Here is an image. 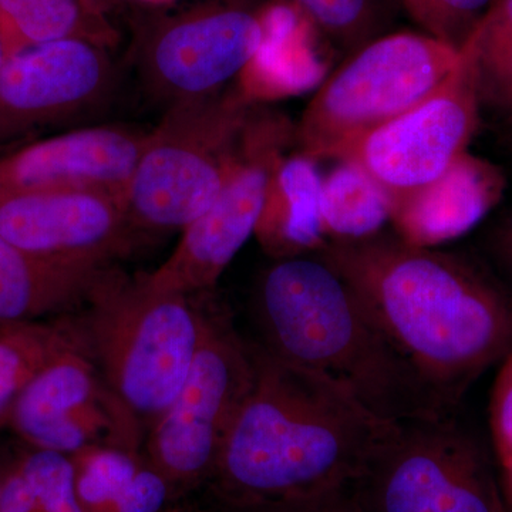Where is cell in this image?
I'll return each mask as SVG.
<instances>
[{"mask_svg": "<svg viewBox=\"0 0 512 512\" xmlns=\"http://www.w3.org/2000/svg\"><path fill=\"white\" fill-rule=\"evenodd\" d=\"M255 106L234 83L217 96L168 107L147 133L124 195L134 234L181 232L211 207L238 163Z\"/></svg>", "mask_w": 512, "mask_h": 512, "instance_id": "5", "label": "cell"}, {"mask_svg": "<svg viewBox=\"0 0 512 512\" xmlns=\"http://www.w3.org/2000/svg\"><path fill=\"white\" fill-rule=\"evenodd\" d=\"M9 57L8 49H6L5 42H3L2 35H0V69L5 64L6 59Z\"/></svg>", "mask_w": 512, "mask_h": 512, "instance_id": "34", "label": "cell"}, {"mask_svg": "<svg viewBox=\"0 0 512 512\" xmlns=\"http://www.w3.org/2000/svg\"><path fill=\"white\" fill-rule=\"evenodd\" d=\"M113 79L107 57L84 39L20 50L0 69V140L92 110Z\"/></svg>", "mask_w": 512, "mask_h": 512, "instance_id": "14", "label": "cell"}, {"mask_svg": "<svg viewBox=\"0 0 512 512\" xmlns=\"http://www.w3.org/2000/svg\"><path fill=\"white\" fill-rule=\"evenodd\" d=\"M0 235L29 254L77 268H110L133 249L124 200L94 190L0 197Z\"/></svg>", "mask_w": 512, "mask_h": 512, "instance_id": "12", "label": "cell"}, {"mask_svg": "<svg viewBox=\"0 0 512 512\" xmlns=\"http://www.w3.org/2000/svg\"><path fill=\"white\" fill-rule=\"evenodd\" d=\"M86 512H165L173 490L140 451L89 446L70 456Z\"/></svg>", "mask_w": 512, "mask_h": 512, "instance_id": "19", "label": "cell"}, {"mask_svg": "<svg viewBox=\"0 0 512 512\" xmlns=\"http://www.w3.org/2000/svg\"><path fill=\"white\" fill-rule=\"evenodd\" d=\"M6 424L30 447L67 456L89 446L140 451L146 433L84 346L43 367L19 394Z\"/></svg>", "mask_w": 512, "mask_h": 512, "instance_id": "11", "label": "cell"}, {"mask_svg": "<svg viewBox=\"0 0 512 512\" xmlns=\"http://www.w3.org/2000/svg\"><path fill=\"white\" fill-rule=\"evenodd\" d=\"M251 311L259 345L389 423L448 416L346 279L318 254L274 259Z\"/></svg>", "mask_w": 512, "mask_h": 512, "instance_id": "3", "label": "cell"}, {"mask_svg": "<svg viewBox=\"0 0 512 512\" xmlns=\"http://www.w3.org/2000/svg\"><path fill=\"white\" fill-rule=\"evenodd\" d=\"M79 0H0V35L9 56L62 39H82Z\"/></svg>", "mask_w": 512, "mask_h": 512, "instance_id": "25", "label": "cell"}, {"mask_svg": "<svg viewBox=\"0 0 512 512\" xmlns=\"http://www.w3.org/2000/svg\"><path fill=\"white\" fill-rule=\"evenodd\" d=\"M103 271L47 261L0 235V328L83 306Z\"/></svg>", "mask_w": 512, "mask_h": 512, "instance_id": "18", "label": "cell"}, {"mask_svg": "<svg viewBox=\"0 0 512 512\" xmlns=\"http://www.w3.org/2000/svg\"><path fill=\"white\" fill-rule=\"evenodd\" d=\"M42 512H86L76 490L73 461L67 454L32 448L18 458Z\"/></svg>", "mask_w": 512, "mask_h": 512, "instance_id": "27", "label": "cell"}, {"mask_svg": "<svg viewBox=\"0 0 512 512\" xmlns=\"http://www.w3.org/2000/svg\"><path fill=\"white\" fill-rule=\"evenodd\" d=\"M291 144H295V126L288 117L255 106L242 134L238 163L220 195L181 231L164 264L151 274H141L148 288L192 296L217 286L254 237L272 170Z\"/></svg>", "mask_w": 512, "mask_h": 512, "instance_id": "9", "label": "cell"}, {"mask_svg": "<svg viewBox=\"0 0 512 512\" xmlns=\"http://www.w3.org/2000/svg\"><path fill=\"white\" fill-rule=\"evenodd\" d=\"M229 512H363L357 503L353 488L336 491L308 500L291 501V503H279L261 505V507L247 508V510Z\"/></svg>", "mask_w": 512, "mask_h": 512, "instance_id": "29", "label": "cell"}, {"mask_svg": "<svg viewBox=\"0 0 512 512\" xmlns=\"http://www.w3.org/2000/svg\"><path fill=\"white\" fill-rule=\"evenodd\" d=\"M460 50L426 33H384L350 53L316 90L295 126L306 156L339 160L353 144L429 97Z\"/></svg>", "mask_w": 512, "mask_h": 512, "instance_id": "6", "label": "cell"}, {"mask_svg": "<svg viewBox=\"0 0 512 512\" xmlns=\"http://www.w3.org/2000/svg\"><path fill=\"white\" fill-rule=\"evenodd\" d=\"M505 185L500 167L466 151L436 180L393 198V234L419 248L461 238L497 207Z\"/></svg>", "mask_w": 512, "mask_h": 512, "instance_id": "16", "label": "cell"}, {"mask_svg": "<svg viewBox=\"0 0 512 512\" xmlns=\"http://www.w3.org/2000/svg\"><path fill=\"white\" fill-rule=\"evenodd\" d=\"M318 160L286 153L269 178L255 237L272 259L318 254L328 245L320 222Z\"/></svg>", "mask_w": 512, "mask_h": 512, "instance_id": "17", "label": "cell"}, {"mask_svg": "<svg viewBox=\"0 0 512 512\" xmlns=\"http://www.w3.org/2000/svg\"><path fill=\"white\" fill-rule=\"evenodd\" d=\"M481 113L476 64L467 42L453 72L429 97L360 138L339 160L362 165L393 200L436 180L466 153Z\"/></svg>", "mask_w": 512, "mask_h": 512, "instance_id": "10", "label": "cell"}, {"mask_svg": "<svg viewBox=\"0 0 512 512\" xmlns=\"http://www.w3.org/2000/svg\"><path fill=\"white\" fill-rule=\"evenodd\" d=\"M264 33V19L244 9L214 10L174 23L151 47L144 83L168 107L217 96L247 69Z\"/></svg>", "mask_w": 512, "mask_h": 512, "instance_id": "13", "label": "cell"}, {"mask_svg": "<svg viewBox=\"0 0 512 512\" xmlns=\"http://www.w3.org/2000/svg\"><path fill=\"white\" fill-rule=\"evenodd\" d=\"M254 377L211 484L228 511L308 500L355 487L397 424L332 383L251 342Z\"/></svg>", "mask_w": 512, "mask_h": 512, "instance_id": "2", "label": "cell"}, {"mask_svg": "<svg viewBox=\"0 0 512 512\" xmlns=\"http://www.w3.org/2000/svg\"><path fill=\"white\" fill-rule=\"evenodd\" d=\"M503 468V497L505 508L508 512H512V461L504 464Z\"/></svg>", "mask_w": 512, "mask_h": 512, "instance_id": "32", "label": "cell"}, {"mask_svg": "<svg viewBox=\"0 0 512 512\" xmlns=\"http://www.w3.org/2000/svg\"><path fill=\"white\" fill-rule=\"evenodd\" d=\"M332 45L353 53L386 33L396 0H292Z\"/></svg>", "mask_w": 512, "mask_h": 512, "instance_id": "24", "label": "cell"}, {"mask_svg": "<svg viewBox=\"0 0 512 512\" xmlns=\"http://www.w3.org/2000/svg\"><path fill=\"white\" fill-rule=\"evenodd\" d=\"M491 248L498 264L512 284V217L507 218L494 229Z\"/></svg>", "mask_w": 512, "mask_h": 512, "instance_id": "31", "label": "cell"}, {"mask_svg": "<svg viewBox=\"0 0 512 512\" xmlns=\"http://www.w3.org/2000/svg\"><path fill=\"white\" fill-rule=\"evenodd\" d=\"M76 325L111 390L151 429L173 404L200 345L202 298L148 288L143 275L110 266Z\"/></svg>", "mask_w": 512, "mask_h": 512, "instance_id": "4", "label": "cell"}, {"mask_svg": "<svg viewBox=\"0 0 512 512\" xmlns=\"http://www.w3.org/2000/svg\"><path fill=\"white\" fill-rule=\"evenodd\" d=\"M0 512H42L29 481L20 470L18 458L10 463L3 481Z\"/></svg>", "mask_w": 512, "mask_h": 512, "instance_id": "30", "label": "cell"}, {"mask_svg": "<svg viewBox=\"0 0 512 512\" xmlns=\"http://www.w3.org/2000/svg\"><path fill=\"white\" fill-rule=\"evenodd\" d=\"M254 377L251 342L227 306L202 298L200 345L173 404L148 430V463L163 474L174 501L208 483L222 444Z\"/></svg>", "mask_w": 512, "mask_h": 512, "instance_id": "7", "label": "cell"}, {"mask_svg": "<svg viewBox=\"0 0 512 512\" xmlns=\"http://www.w3.org/2000/svg\"><path fill=\"white\" fill-rule=\"evenodd\" d=\"M494 0H396L409 18L426 33L461 50L476 32Z\"/></svg>", "mask_w": 512, "mask_h": 512, "instance_id": "26", "label": "cell"}, {"mask_svg": "<svg viewBox=\"0 0 512 512\" xmlns=\"http://www.w3.org/2000/svg\"><path fill=\"white\" fill-rule=\"evenodd\" d=\"M84 346L70 322L16 323L0 328V423H6L19 394L56 357Z\"/></svg>", "mask_w": 512, "mask_h": 512, "instance_id": "22", "label": "cell"}, {"mask_svg": "<svg viewBox=\"0 0 512 512\" xmlns=\"http://www.w3.org/2000/svg\"><path fill=\"white\" fill-rule=\"evenodd\" d=\"M165 512H200V511H192L190 508L181 507V505H173V507L168 508Z\"/></svg>", "mask_w": 512, "mask_h": 512, "instance_id": "35", "label": "cell"}, {"mask_svg": "<svg viewBox=\"0 0 512 512\" xmlns=\"http://www.w3.org/2000/svg\"><path fill=\"white\" fill-rule=\"evenodd\" d=\"M363 512H500L501 490L454 414L404 421L353 487Z\"/></svg>", "mask_w": 512, "mask_h": 512, "instance_id": "8", "label": "cell"}, {"mask_svg": "<svg viewBox=\"0 0 512 512\" xmlns=\"http://www.w3.org/2000/svg\"><path fill=\"white\" fill-rule=\"evenodd\" d=\"M505 143H507L508 150L512 153V127L508 128L507 133H505Z\"/></svg>", "mask_w": 512, "mask_h": 512, "instance_id": "36", "label": "cell"}, {"mask_svg": "<svg viewBox=\"0 0 512 512\" xmlns=\"http://www.w3.org/2000/svg\"><path fill=\"white\" fill-rule=\"evenodd\" d=\"M10 463H12V461L5 463V461L0 460V493H2L3 481H5L6 473H8Z\"/></svg>", "mask_w": 512, "mask_h": 512, "instance_id": "33", "label": "cell"}, {"mask_svg": "<svg viewBox=\"0 0 512 512\" xmlns=\"http://www.w3.org/2000/svg\"><path fill=\"white\" fill-rule=\"evenodd\" d=\"M468 45L476 64L481 111L512 127V0H494Z\"/></svg>", "mask_w": 512, "mask_h": 512, "instance_id": "23", "label": "cell"}, {"mask_svg": "<svg viewBox=\"0 0 512 512\" xmlns=\"http://www.w3.org/2000/svg\"><path fill=\"white\" fill-rule=\"evenodd\" d=\"M500 512H508L507 508H505L504 501H503V507H501V511Z\"/></svg>", "mask_w": 512, "mask_h": 512, "instance_id": "37", "label": "cell"}, {"mask_svg": "<svg viewBox=\"0 0 512 512\" xmlns=\"http://www.w3.org/2000/svg\"><path fill=\"white\" fill-rule=\"evenodd\" d=\"M295 26L292 13L284 8L264 19L262 45L235 82L252 103L306 92L328 77L315 56L291 45Z\"/></svg>", "mask_w": 512, "mask_h": 512, "instance_id": "21", "label": "cell"}, {"mask_svg": "<svg viewBox=\"0 0 512 512\" xmlns=\"http://www.w3.org/2000/svg\"><path fill=\"white\" fill-rule=\"evenodd\" d=\"M339 272L447 413L512 350V291L464 256L406 244L393 232L330 242Z\"/></svg>", "mask_w": 512, "mask_h": 512, "instance_id": "1", "label": "cell"}, {"mask_svg": "<svg viewBox=\"0 0 512 512\" xmlns=\"http://www.w3.org/2000/svg\"><path fill=\"white\" fill-rule=\"evenodd\" d=\"M146 133L136 128H76L0 160V197L22 192L94 190L124 200Z\"/></svg>", "mask_w": 512, "mask_h": 512, "instance_id": "15", "label": "cell"}, {"mask_svg": "<svg viewBox=\"0 0 512 512\" xmlns=\"http://www.w3.org/2000/svg\"><path fill=\"white\" fill-rule=\"evenodd\" d=\"M338 161L320 184L323 235L328 244L375 237L390 222L392 195L356 161Z\"/></svg>", "mask_w": 512, "mask_h": 512, "instance_id": "20", "label": "cell"}, {"mask_svg": "<svg viewBox=\"0 0 512 512\" xmlns=\"http://www.w3.org/2000/svg\"><path fill=\"white\" fill-rule=\"evenodd\" d=\"M490 402V429L501 466L512 461V350L500 363Z\"/></svg>", "mask_w": 512, "mask_h": 512, "instance_id": "28", "label": "cell"}]
</instances>
